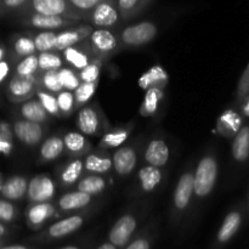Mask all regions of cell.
I'll use <instances>...</instances> for the list:
<instances>
[{"instance_id": "1", "label": "cell", "mask_w": 249, "mask_h": 249, "mask_svg": "<svg viewBox=\"0 0 249 249\" xmlns=\"http://www.w3.org/2000/svg\"><path fill=\"white\" fill-rule=\"evenodd\" d=\"M219 177V160L214 151L202 156L194 172V190L196 201H203L215 189Z\"/></svg>"}, {"instance_id": "2", "label": "cell", "mask_w": 249, "mask_h": 249, "mask_svg": "<svg viewBox=\"0 0 249 249\" xmlns=\"http://www.w3.org/2000/svg\"><path fill=\"white\" fill-rule=\"evenodd\" d=\"M195 198L194 190V170L189 168L180 175L174 192L172 197V207H170L169 223L170 228L177 229L185 214L192 204V199Z\"/></svg>"}, {"instance_id": "3", "label": "cell", "mask_w": 249, "mask_h": 249, "mask_svg": "<svg viewBox=\"0 0 249 249\" xmlns=\"http://www.w3.org/2000/svg\"><path fill=\"white\" fill-rule=\"evenodd\" d=\"M90 213H91V209L88 208L85 211L78 212V213L66 216L61 220L55 221V223L50 224L48 228L44 229L43 231H40L38 235L32 237V241L39 243H53L63 240V238L77 232L84 225Z\"/></svg>"}, {"instance_id": "4", "label": "cell", "mask_w": 249, "mask_h": 249, "mask_svg": "<svg viewBox=\"0 0 249 249\" xmlns=\"http://www.w3.org/2000/svg\"><path fill=\"white\" fill-rule=\"evenodd\" d=\"M87 43L95 57L104 62L122 50L119 32L116 29L95 28L87 39Z\"/></svg>"}, {"instance_id": "5", "label": "cell", "mask_w": 249, "mask_h": 249, "mask_svg": "<svg viewBox=\"0 0 249 249\" xmlns=\"http://www.w3.org/2000/svg\"><path fill=\"white\" fill-rule=\"evenodd\" d=\"M78 130L88 136H104L112 128L108 119L97 105H87L78 111Z\"/></svg>"}, {"instance_id": "6", "label": "cell", "mask_w": 249, "mask_h": 249, "mask_svg": "<svg viewBox=\"0 0 249 249\" xmlns=\"http://www.w3.org/2000/svg\"><path fill=\"white\" fill-rule=\"evenodd\" d=\"M21 11L24 15L39 14L45 16H58L84 23L83 17L73 9L68 0H28Z\"/></svg>"}, {"instance_id": "7", "label": "cell", "mask_w": 249, "mask_h": 249, "mask_svg": "<svg viewBox=\"0 0 249 249\" xmlns=\"http://www.w3.org/2000/svg\"><path fill=\"white\" fill-rule=\"evenodd\" d=\"M158 34V27L152 21H141L119 31L122 49H134L147 45Z\"/></svg>"}, {"instance_id": "8", "label": "cell", "mask_w": 249, "mask_h": 249, "mask_svg": "<svg viewBox=\"0 0 249 249\" xmlns=\"http://www.w3.org/2000/svg\"><path fill=\"white\" fill-rule=\"evenodd\" d=\"M246 211H247V207L236 206L226 214L216 232L212 249H224L236 237L245 221Z\"/></svg>"}, {"instance_id": "9", "label": "cell", "mask_w": 249, "mask_h": 249, "mask_svg": "<svg viewBox=\"0 0 249 249\" xmlns=\"http://www.w3.org/2000/svg\"><path fill=\"white\" fill-rule=\"evenodd\" d=\"M140 219L135 213H125L119 216L108 231L107 241L117 248L124 249L139 232Z\"/></svg>"}, {"instance_id": "10", "label": "cell", "mask_w": 249, "mask_h": 249, "mask_svg": "<svg viewBox=\"0 0 249 249\" xmlns=\"http://www.w3.org/2000/svg\"><path fill=\"white\" fill-rule=\"evenodd\" d=\"M84 23L90 24L94 28L116 29V27L122 23L117 0H102L85 16Z\"/></svg>"}, {"instance_id": "11", "label": "cell", "mask_w": 249, "mask_h": 249, "mask_svg": "<svg viewBox=\"0 0 249 249\" xmlns=\"http://www.w3.org/2000/svg\"><path fill=\"white\" fill-rule=\"evenodd\" d=\"M140 146V142L135 141V142L128 143V145L117 148L112 153L113 170L118 177L126 178L133 174V172L138 167Z\"/></svg>"}, {"instance_id": "12", "label": "cell", "mask_w": 249, "mask_h": 249, "mask_svg": "<svg viewBox=\"0 0 249 249\" xmlns=\"http://www.w3.org/2000/svg\"><path fill=\"white\" fill-rule=\"evenodd\" d=\"M55 181L46 174H38L28 182L27 197L32 203H45L51 202L56 195Z\"/></svg>"}, {"instance_id": "13", "label": "cell", "mask_w": 249, "mask_h": 249, "mask_svg": "<svg viewBox=\"0 0 249 249\" xmlns=\"http://www.w3.org/2000/svg\"><path fill=\"white\" fill-rule=\"evenodd\" d=\"M23 22L26 26L33 27L39 31H53L60 32L62 29L70 28V27L77 26L79 22H75L73 19L65 18V17L58 16H45V15L39 14H27L23 17Z\"/></svg>"}, {"instance_id": "14", "label": "cell", "mask_w": 249, "mask_h": 249, "mask_svg": "<svg viewBox=\"0 0 249 249\" xmlns=\"http://www.w3.org/2000/svg\"><path fill=\"white\" fill-rule=\"evenodd\" d=\"M45 131L46 128L44 124L34 123L26 119H18L14 123L15 136L28 147L39 145L45 136Z\"/></svg>"}, {"instance_id": "15", "label": "cell", "mask_w": 249, "mask_h": 249, "mask_svg": "<svg viewBox=\"0 0 249 249\" xmlns=\"http://www.w3.org/2000/svg\"><path fill=\"white\" fill-rule=\"evenodd\" d=\"M245 124V118L240 113L237 107H231V108L225 109L219 116L218 121H216L215 131L223 138L232 140L240 133Z\"/></svg>"}, {"instance_id": "16", "label": "cell", "mask_w": 249, "mask_h": 249, "mask_svg": "<svg viewBox=\"0 0 249 249\" xmlns=\"http://www.w3.org/2000/svg\"><path fill=\"white\" fill-rule=\"evenodd\" d=\"M94 27L87 23H79L77 26L62 29L57 32V43H56V51L62 53L63 50L72 46L83 43L94 32Z\"/></svg>"}, {"instance_id": "17", "label": "cell", "mask_w": 249, "mask_h": 249, "mask_svg": "<svg viewBox=\"0 0 249 249\" xmlns=\"http://www.w3.org/2000/svg\"><path fill=\"white\" fill-rule=\"evenodd\" d=\"M38 89V79L36 77H23V75H14L7 85L10 99L14 102H23L31 100L32 96L36 94Z\"/></svg>"}, {"instance_id": "18", "label": "cell", "mask_w": 249, "mask_h": 249, "mask_svg": "<svg viewBox=\"0 0 249 249\" xmlns=\"http://www.w3.org/2000/svg\"><path fill=\"white\" fill-rule=\"evenodd\" d=\"M61 53H62V58L67 67L72 68L75 72H80L85 67H88L92 61L96 60L91 49L88 45L87 40L72 46V48L66 49Z\"/></svg>"}, {"instance_id": "19", "label": "cell", "mask_w": 249, "mask_h": 249, "mask_svg": "<svg viewBox=\"0 0 249 249\" xmlns=\"http://www.w3.org/2000/svg\"><path fill=\"white\" fill-rule=\"evenodd\" d=\"M143 162L147 165L157 168H164L170 158V148L167 141L162 138H153L146 145L143 150Z\"/></svg>"}, {"instance_id": "20", "label": "cell", "mask_w": 249, "mask_h": 249, "mask_svg": "<svg viewBox=\"0 0 249 249\" xmlns=\"http://www.w3.org/2000/svg\"><path fill=\"white\" fill-rule=\"evenodd\" d=\"M58 209L53 202L32 203L26 211L27 224L32 230H40L57 214Z\"/></svg>"}, {"instance_id": "21", "label": "cell", "mask_w": 249, "mask_h": 249, "mask_svg": "<svg viewBox=\"0 0 249 249\" xmlns=\"http://www.w3.org/2000/svg\"><path fill=\"white\" fill-rule=\"evenodd\" d=\"M92 203H94V197L74 190V191L66 192L58 197L56 206L61 213H78L88 209Z\"/></svg>"}, {"instance_id": "22", "label": "cell", "mask_w": 249, "mask_h": 249, "mask_svg": "<svg viewBox=\"0 0 249 249\" xmlns=\"http://www.w3.org/2000/svg\"><path fill=\"white\" fill-rule=\"evenodd\" d=\"M164 170L162 168L143 165L138 172V187L141 195L153 194L162 185L164 179Z\"/></svg>"}, {"instance_id": "23", "label": "cell", "mask_w": 249, "mask_h": 249, "mask_svg": "<svg viewBox=\"0 0 249 249\" xmlns=\"http://www.w3.org/2000/svg\"><path fill=\"white\" fill-rule=\"evenodd\" d=\"M113 169L112 155L107 151L92 150L89 155L84 157V170L88 174L105 175Z\"/></svg>"}, {"instance_id": "24", "label": "cell", "mask_w": 249, "mask_h": 249, "mask_svg": "<svg viewBox=\"0 0 249 249\" xmlns=\"http://www.w3.org/2000/svg\"><path fill=\"white\" fill-rule=\"evenodd\" d=\"M66 152L73 158H84L92 151V145L80 131H67L63 134Z\"/></svg>"}, {"instance_id": "25", "label": "cell", "mask_w": 249, "mask_h": 249, "mask_svg": "<svg viewBox=\"0 0 249 249\" xmlns=\"http://www.w3.org/2000/svg\"><path fill=\"white\" fill-rule=\"evenodd\" d=\"M134 123H129L124 126L111 128L99 141L97 148L101 151H108L112 148H119L130 138L133 133Z\"/></svg>"}, {"instance_id": "26", "label": "cell", "mask_w": 249, "mask_h": 249, "mask_svg": "<svg viewBox=\"0 0 249 249\" xmlns=\"http://www.w3.org/2000/svg\"><path fill=\"white\" fill-rule=\"evenodd\" d=\"M84 172V158H73L58 173V184L62 189L74 186L82 179Z\"/></svg>"}, {"instance_id": "27", "label": "cell", "mask_w": 249, "mask_h": 249, "mask_svg": "<svg viewBox=\"0 0 249 249\" xmlns=\"http://www.w3.org/2000/svg\"><path fill=\"white\" fill-rule=\"evenodd\" d=\"M66 151L63 138L57 134L49 136L41 142L40 151H39V160L43 163L53 162L60 158Z\"/></svg>"}, {"instance_id": "28", "label": "cell", "mask_w": 249, "mask_h": 249, "mask_svg": "<svg viewBox=\"0 0 249 249\" xmlns=\"http://www.w3.org/2000/svg\"><path fill=\"white\" fill-rule=\"evenodd\" d=\"M231 155L238 164H245L249 160V123H246L240 133L232 139Z\"/></svg>"}, {"instance_id": "29", "label": "cell", "mask_w": 249, "mask_h": 249, "mask_svg": "<svg viewBox=\"0 0 249 249\" xmlns=\"http://www.w3.org/2000/svg\"><path fill=\"white\" fill-rule=\"evenodd\" d=\"M168 82H169V77H168L167 71L160 67V65H156L141 75V78L139 79V85L143 90L152 89V88L164 89Z\"/></svg>"}, {"instance_id": "30", "label": "cell", "mask_w": 249, "mask_h": 249, "mask_svg": "<svg viewBox=\"0 0 249 249\" xmlns=\"http://www.w3.org/2000/svg\"><path fill=\"white\" fill-rule=\"evenodd\" d=\"M107 187H108V181L106 180V178L104 175L96 174L85 175L75 185V190L90 195L92 197L101 195L102 192L106 191Z\"/></svg>"}, {"instance_id": "31", "label": "cell", "mask_w": 249, "mask_h": 249, "mask_svg": "<svg viewBox=\"0 0 249 249\" xmlns=\"http://www.w3.org/2000/svg\"><path fill=\"white\" fill-rule=\"evenodd\" d=\"M28 191V181L24 177L14 175L4 182L1 195L10 201H18Z\"/></svg>"}, {"instance_id": "32", "label": "cell", "mask_w": 249, "mask_h": 249, "mask_svg": "<svg viewBox=\"0 0 249 249\" xmlns=\"http://www.w3.org/2000/svg\"><path fill=\"white\" fill-rule=\"evenodd\" d=\"M153 0H117L122 22H128L142 14Z\"/></svg>"}, {"instance_id": "33", "label": "cell", "mask_w": 249, "mask_h": 249, "mask_svg": "<svg viewBox=\"0 0 249 249\" xmlns=\"http://www.w3.org/2000/svg\"><path fill=\"white\" fill-rule=\"evenodd\" d=\"M163 101H164V89L152 88L146 90L145 99L140 107V113L143 117H155L160 111Z\"/></svg>"}, {"instance_id": "34", "label": "cell", "mask_w": 249, "mask_h": 249, "mask_svg": "<svg viewBox=\"0 0 249 249\" xmlns=\"http://www.w3.org/2000/svg\"><path fill=\"white\" fill-rule=\"evenodd\" d=\"M19 113H21L22 118L26 121L34 122V123L45 124L49 121V113L45 111L40 102L36 100H28L22 104L21 108H19Z\"/></svg>"}, {"instance_id": "35", "label": "cell", "mask_w": 249, "mask_h": 249, "mask_svg": "<svg viewBox=\"0 0 249 249\" xmlns=\"http://www.w3.org/2000/svg\"><path fill=\"white\" fill-rule=\"evenodd\" d=\"M36 79H38V88L53 95H57L58 92L63 90L60 82V77H58V71L40 72L36 75Z\"/></svg>"}, {"instance_id": "36", "label": "cell", "mask_w": 249, "mask_h": 249, "mask_svg": "<svg viewBox=\"0 0 249 249\" xmlns=\"http://www.w3.org/2000/svg\"><path fill=\"white\" fill-rule=\"evenodd\" d=\"M156 240V230L153 225H148L143 230L139 231L135 237L126 245L124 249H152Z\"/></svg>"}, {"instance_id": "37", "label": "cell", "mask_w": 249, "mask_h": 249, "mask_svg": "<svg viewBox=\"0 0 249 249\" xmlns=\"http://www.w3.org/2000/svg\"><path fill=\"white\" fill-rule=\"evenodd\" d=\"M36 49L40 53H53L56 51V43H57V32L53 31H40L33 36Z\"/></svg>"}, {"instance_id": "38", "label": "cell", "mask_w": 249, "mask_h": 249, "mask_svg": "<svg viewBox=\"0 0 249 249\" xmlns=\"http://www.w3.org/2000/svg\"><path fill=\"white\" fill-rule=\"evenodd\" d=\"M39 62V73L46 72V71H60L65 67V61L62 55L53 51V53H38Z\"/></svg>"}, {"instance_id": "39", "label": "cell", "mask_w": 249, "mask_h": 249, "mask_svg": "<svg viewBox=\"0 0 249 249\" xmlns=\"http://www.w3.org/2000/svg\"><path fill=\"white\" fill-rule=\"evenodd\" d=\"M36 97H38V101L40 102L41 106L45 108V111L48 112L50 117H57L60 118V108H58V102H57V96L51 92L45 91V90L38 88L36 89Z\"/></svg>"}, {"instance_id": "40", "label": "cell", "mask_w": 249, "mask_h": 249, "mask_svg": "<svg viewBox=\"0 0 249 249\" xmlns=\"http://www.w3.org/2000/svg\"><path fill=\"white\" fill-rule=\"evenodd\" d=\"M97 89V83H80L79 87L73 91L75 100V108L80 109L87 106L88 102L94 96Z\"/></svg>"}, {"instance_id": "41", "label": "cell", "mask_w": 249, "mask_h": 249, "mask_svg": "<svg viewBox=\"0 0 249 249\" xmlns=\"http://www.w3.org/2000/svg\"><path fill=\"white\" fill-rule=\"evenodd\" d=\"M39 74L38 55H31L22 58L16 66V75L23 77H36Z\"/></svg>"}, {"instance_id": "42", "label": "cell", "mask_w": 249, "mask_h": 249, "mask_svg": "<svg viewBox=\"0 0 249 249\" xmlns=\"http://www.w3.org/2000/svg\"><path fill=\"white\" fill-rule=\"evenodd\" d=\"M57 102L58 108H60V113L62 118H67L73 114L75 111V100L73 91H68V90H62L58 92L57 95Z\"/></svg>"}, {"instance_id": "43", "label": "cell", "mask_w": 249, "mask_h": 249, "mask_svg": "<svg viewBox=\"0 0 249 249\" xmlns=\"http://www.w3.org/2000/svg\"><path fill=\"white\" fill-rule=\"evenodd\" d=\"M14 129L9 123L0 122V155L9 156L14 147Z\"/></svg>"}, {"instance_id": "44", "label": "cell", "mask_w": 249, "mask_h": 249, "mask_svg": "<svg viewBox=\"0 0 249 249\" xmlns=\"http://www.w3.org/2000/svg\"><path fill=\"white\" fill-rule=\"evenodd\" d=\"M14 50L18 57H27V56L36 55V49L34 44L33 36H19L14 43Z\"/></svg>"}, {"instance_id": "45", "label": "cell", "mask_w": 249, "mask_h": 249, "mask_svg": "<svg viewBox=\"0 0 249 249\" xmlns=\"http://www.w3.org/2000/svg\"><path fill=\"white\" fill-rule=\"evenodd\" d=\"M102 65H104V61L96 58L88 67H85L84 70L78 72V77H79L80 83H99Z\"/></svg>"}, {"instance_id": "46", "label": "cell", "mask_w": 249, "mask_h": 249, "mask_svg": "<svg viewBox=\"0 0 249 249\" xmlns=\"http://www.w3.org/2000/svg\"><path fill=\"white\" fill-rule=\"evenodd\" d=\"M58 77H60L61 85H62L63 90H68V91H74L80 85L79 77H78V72L70 67H62L58 71Z\"/></svg>"}, {"instance_id": "47", "label": "cell", "mask_w": 249, "mask_h": 249, "mask_svg": "<svg viewBox=\"0 0 249 249\" xmlns=\"http://www.w3.org/2000/svg\"><path fill=\"white\" fill-rule=\"evenodd\" d=\"M68 1L72 5L73 9L83 17V22H84L85 16H87L92 9H95L102 0H68Z\"/></svg>"}, {"instance_id": "48", "label": "cell", "mask_w": 249, "mask_h": 249, "mask_svg": "<svg viewBox=\"0 0 249 249\" xmlns=\"http://www.w3.org/2000/svg\"><path fill=\"white\" fill-rule=\"evenodd\" d=\"M247 94H249V62L238 80L237 89H236V105L240 104Z\"/></svg>"}, {"instance_id": "49", "label": "cell", "mask_w": 249, "mask_h": 249, "mask_svg": "<svg viewBox=\"0 0 249 249\" xmlns=\"http://www.w3.org/2000/svg\"><path fill=\"white\" fill-rule=\"evenodd\" d=\"M17 218L16 207L9 201L0 199V221L2 223H12Z\"/></svg>"}, {"instance_id": "50", "label": "cell", "mask_w": 249, "mask_h": 249, "mask_svg": "<svg viewBox=\"0 0 249 249\" xmlns=\"http://www.w3.org/2000/svg\"><path fill=\"white\" fill-rule=\"evenodd\" d=\"M28 0H0V7L2 10H22Z\"/></svg>"}, {"instance_id": "51", "label": "cell", "mask_w": 249, "mask_h": 249, "mask_svg": "<svg viewBox=\"0 0 249 249\" xmlns=\"http://www.w3.org/2000/svg\"><path fill=\"white\" fill-rule=\"evenodd\" d=\"M236 107L238 108L240 113L242 114L245 121H248L249 119V94L246 95L245 99H243L240 104L236 105Z\"/></svg>"}, {"instance_id": "52", "label": "cell", "mask_w": 249, "mask_h": 249, "mask_svg": "<svg viewBox=\"0 0 249 249\" xmlns=\"http://www.w3.org/2000/svg\"><path fill=\"white\" fill-rule=\"evenodd\" d=\"M9 72H10L9 62H7V61H1V62H0V83L7 77Z\"/></svg>"}, {"instance_id": "53", "label": "cell", "mask_w": 249, "mask_h": 249, "mask_svg": "<svg viewBox=\"0 0 249 249\" xmlns=\"http://www.w3.org/2000/svg\"><path fill=\"white\" fill-rule=\"evenodd\" d=\"M58 249H90L89 245H67Z\"/></svg>"}, {"instance_id": "54", "label": "cell", "mask_w": 249, "mask_h": 249, "mask_svg": "<svg viewBox=\"0 0 249 249\" xmlns=\"http://www.w3.org/2000/svg\"><path fill=\"white\" fill-rule=\"evenodd\" d=\"M0 249H34L28 247V246L23 245H11V246H5V247H1Z\"/></svg>"}, {"instance_id": "55", "label": "cell", "mask_w": 249, "mask_h": 249, "mask_svg": "<svg viewBox=\"0 0 249 249\" xmlns=\"http://www.w3.org/2000/svg\"><path fill=\"white\" fill-rule=\"evenodd\" d=\"M95 249H119V248H117L116 246H113V245H112V243H109L108 241H107V242L101 243V245H100L99 247H96Z\"/></svg>"}, {"instance_id": "56", "label": "cell", "mask_w": 249, "mask_h": 249, "mask_svg": "<svg viewBox=\"0 0 249 249\" xmlns=\"http://www.w3.org/2000/svg\"><path fill=\"white\" fill-rule=\"evenodd\" d=\"M7 233H9V229H7L6 226H5L4 224H1V221H0V237L7 235Z\"/></svg>"}, {"instance_id": "57", "label": "cell", "mask_w": 249, "mask_h": 249, "mask_svg": "<svg viewBox=\"0 0 249 249\" xmlns=\"http://www.w3.org/2000/svg\"><path fill=\"white\" fill-rule=\"evenodd\" d=\"M5 55V49L2 48V46H0V62L2 61V57H4Z\"/></svg>"}, {"instance_id": "58", "label": "cell", "mask_w": 249, "mask_h": 249, "mask_svg": "<svg viewBox=\"0 0 249 249\" xmlns=\"http://www.w3.org/2000/svg\"><path fill=\"white\" fill-rule=\"evenodd\" d=\"M2 185H4V182H2V180H1V177H0V194H1V189H2Z\"/></svg>"}, {"instance_id": "59", "label": "cell", "mask_w": 249, "mask_h": 249, "mask_svg": "<svg viewBox=\"0 0 249 249\" xmlns=\"http://www.w3.org/2000/svg\"><path fill=\"white\" fill-rule=\"evenodd\" d=\"M247 212H248V214H249V196H248V202H247Z\"/></svg>"}, {"instance_id": "60", "label": "cell", "mask_w": 249, "mask_h": 249, "mask_svg": "<svg viewBox=\"0 0 249 249\" xmlns=\"http://www.w3.org/2000/svg\"><path fill=\"white\" fill-rule=\"evenodd\" d=\"M1 246H2V241H1V238H0V248H1Z\"/></svg>"}]
</instances>
